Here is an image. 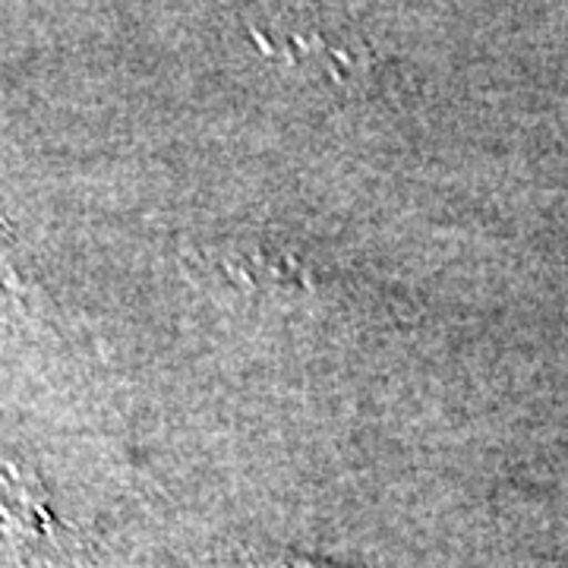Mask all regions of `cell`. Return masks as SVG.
Listing matches in <instances>:
<instances>
[{
  "label": "cell",
  "mask_w": 568,
  "mask_h": 568,
  "mask_svg": "<svg viewBox=\"0 0 568 568\" xmlns=\"http://www.w3.org/2000/svg\"><path fill=\"white\" fill-rule=\"evenodd\" d=\"M260 568H347V566H335V562H323L316 556H301V552H275L268 556L265 562H260Z\"/></svg>",
  "instance_id": "6da1fadb"
}]
</instances>
